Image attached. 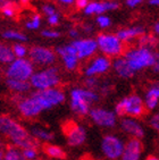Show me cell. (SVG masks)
Here are the masks:
<instances>
[{
  "mask_svg": "<svg viewBox=\"0 0 159 160\" xmlns=\"http://www.w3.org/2000/svg\"><path fill=\"white\" fill-rule=\"evenodd\" d=\"M17 110L24 118H35L42 112L41 108L31 96H19V100H17Z\"/></svg>",
  "mask_w": 159,
  "mask_h": 160,
  "instance_id": "16",
  "label": "cell"
},
{
  "mask_svg": "<svg viewBox=\"0 0 159 160\" xmlns=\"http://www.w3.org/2000/svg\"><path fill=\"white\" fill-rule=\"evenodd\" d=\"M22 154L25 160H37L39 153H38L37 148H28L22 150Z\"/></svg>",
  "mask_w": 159,
  "mask_h": 160,
  "instance_id": "33",
  "label": "cell"
},
{
  "mask_svg": "<svg viewBox=\"0 0 159 160\" xmlns=\"http://www.w3.org/2000/svg\"><path fill=\"white\" fill-rule=\"evenodd\" d=\"M146 160H159L158 157H156V156H149V157L146 158Z\"/></svg>",
  "mask_w": 159,
  "mask_h": 160,
  "instance_id": "48",
  "label": "cell"
},
{
  "mask_svg": "<svg viewBox=\"0 0 159 160\" xmlns=\"http://www.w3.org/2000/svg\"><path fill=\"white\" fill-rule=\"evenodd\" d=\"M90 0H75V6L79 8V9H84L85 8V6L89 3Z\"/></svg>",
  "mask_w": 159,
  "mask_h": 160,
  "instance_id": "40",
  "label": "cell"
},
{
  "mask_svg": "<svg viewBox=\"0 0 159 160\" xmlns=\"http://www.w3.org/2000/svg\"><path fill=\"white\" fill-rule=\"evenodd\" d=\"M48 24L51 25V26H57L59 24V15L58 12H56L54 15L49 16L48 17Z\"/></svg>",
  "mask_w": 159,
  "mask_h": 160,
  "instance_id": "39",
  "label": "cell"
},
{
  "mask_svg": "<svg viewBox=\"0 0 159 160\" xmlns=\"http://www.w3.org/2000/svg\"><path fill=\"white\" fill-rule=\"evenodd\" d=\"M157 35H147V34H143L141 35L139 39V46H144V47H150V48H155L158 43L157 40Z\"/></svg>",
  "mask_w": 159,
  "mask_h": 160,
  "instance_id": "29",
  "label": "cell"
},
{
  "mask_svg": "<svg viewBox=\"0 0 159 160\" xmlns=\"http://www.w3.org/2000/svg\"><path fill=\"white\" fill-rule=\"evenodd\" d=\"M5 84H6L7 89L10 90L12 92L16 93V94H19V96L28 93L32 89L28 81H16L10 80V78H5Z\"/></svg>",
  "mask_w": 159,
  "mask_h": 160,
  "instance_id": "23",
  "label": "cell"
},
{
  "mask_svg": "<svg viewBox=\"0 0 159 160\" xmlns=\"http://www.w3.org/2000/svg\"><path fill=\"white\" fill-rule=\"evenodd\" d=\"M111 66H113L115 73L122 78H131L135 75V73L132 71V68L130 67V65L127 64L124 57L115 58V60L111 62Z\"/></svg>",
  "mask_w": 159,
  "mask_h": 160,
  "instance_id": "21",
  "label": "cell"
},
{
  "mask_svg": "<svg viewBox=\"0 0 159 160\" xmlns=\"http://www.w3.org/2000/svg\"><path fill=\"white\" fill-rule=\"evenodd\" d=\"M124 58L132 71L136 73L143 71L144 68L152 67L156 62H158V53L150 47L139 46L126 50L124 52Z\"/></svg>",
  "mask_w": 159,
  "mask_h": 160,
  "instance_id": "2",
  "label": "cell"
},
{
  "mask_svg": "<svg viewBox=\"0 0 159 160\" xmlns=\"http://www.w3.org/2000/svg\"><path fill=\"white\" fill-rule=\"evenodd\" d=\"M3 153H5V150L0 149V160H3Z\"/></svg>",
  "mask_w": 159,
  "mask_h": 160,
  "instance_id": "49",
  "label": "cell"
},
{
  "mask_svg": "<svg viewBox=\"0 0 159 160\" xmlns=\"http://www.w3.org/2000/svg\"><path fill=\"white\" fill-rule=\"evenodd\" d=\"M3 160H25V159H24V157H23V154H22L21 149L12 145V147H8V148L5 150Z\"/></svg>",
  "mask_w": 159,
  "mask_h": 160,
  "instance_id": "28",
  "label": "cell"
},
{
  "mask_svg": "<svg viewBox=\"0 0 159 160\" xmlns=\"http://www.w3.org/2000/svg\"><path fill=\"white\" fill-rule=\"evenodd\" d=\"M98 50L108 58H117L124 53V44L116 34L111 33H100L95 39Z\"/></svg>",
  "mask_w": 159,
  "mask_h": 160,
  "instance_id": "7",
  "label": "cell"
},
{
  "mask_svg": "<svg viewBox=\"0 0 159 160\" xmlns=\"http://www.w3.org/2000/svg\"><path fill=\"white\" fill-rule=\"evenodd\" d=\"M12 49H13V52H14V56H15V58H25L28 52L26 46H24V44L21 42H17L16 44H14V46L12 47Z\"/></svg>",
  "mask_w": 159,
  "mask_h": 160,
  "instance_id": "30",
  "label": "cell"
},
{
  "mask_svg": "<svg viewBox=\"0 0 159 160\" xmlns=\"http://www.w3.org/2000/svg\"><path fill=\"white\" fill-rule=\"evenodd\" d=\"M152 67H153V72H155V73H158V71H159V62H156V64L153 65Z\"/></svg>",
  "mask_w": 159,
  "mask_h": 160,
  "instance_id": "47",
  "label": "cell"
},
{
  "mask_svg": "<svg viewBox=\"0 0 159 160\" xmlns=\"http://www.w3.org/2000/svg\"><path fill=\"white\" fill-rule=\"evenodd\" d=\"M25 26H26L28 30H39V28L41 26V16L33 15L30 21L26 22Z\"/></svg>",
  "mask_w": 159,
  "mask_h": 160,
  "instance_id": "32",
  "label": "cell"
},
{
  "mask_svg": "<svg viewBox=\"0 0 159 160\" xmlns=\"http://www.w3.org/2000/svg\"><path fill=\"white\" fill-rule=\"evenodd\" d=\"M83 30H84V32H86V33H91V32L93 31V28L90 26V25H84V26H83Z\"/></svg>",
  "mask_w": 159,
  "mask_h": 160,
  "instance_id": "44",
  "label": "cell"
},
{
  "mask_svg": "<svg viewBox=\"0 0 159 160\" xmlns=\"http://www.w3.org/2000/svg\"><path fill=\"white\" fill-rule=\"evenodd\" d=\"M34 72H35L34 65L30 59L15 58L7 66L5 71V78L16 81H30Z\"/></svg>",
  "mask_w": 159,
  "mask_h": 160,
  "instance_id": "8",
  "label": "cell"
},
{
  "mask_svg": "<svg viewBox=\"0 0 159 160\" xmlns=\"http://www.w3.org/2000/svg\"><path fill=\"white\" fill-rule=\"evenodd\" d=\"M153 32H155V34L159 33V22H156V23L153 24Z\"/></svg>",
  "mask_w": 159,
  "mask_h": 160,
  "instance_id": "45",
  "label": "cell"
},
{
  "mask_svg": "<svg viewBox=\"0 0 159 160\" xmlns=\"http://www.w3.org/2000/svg\"><path fill=\"white\" fill-rule=\"evenodd\" d=\"M41 35L43 38H48V39H56V38L60 37V32L54 31V30H43L41 32Z\"/></svg>",
  "mask_w": 159,
  "mask_h": 160,
  "instance_id": "37",
  "label": "cell"
},
{
  "mask_svg": "<svg viewBox=\"0 0 159 160\" xmlns=\"http://www.w3.org/2000/svg\"><path fill=\"white\" fill-rule=\"evenodd\" d=\"M149 124H150V126L152 127L153 129L158 131V129H159V115L158 114L153 115L152 117L150 118Z\"/></svg>",
  "mask_w": 159,
  "mask_h": 160,
  "instance_id": "38",
  "label": "cell"
},
{
  "mask_svg": "<svg viewBox=\"0 0 159 160\" xmlns=\"http://www.w3.org/2000/svg\"><path fill=\"white\" fill-rule=\"evenodd\" d=\"M124 149V141L121 138L107 134L101 140V152L109 160H117L121 158Z\"/></svg>",
  "mask_w": 159,
  "mask_h": 160,
  "instance_id": "11",
  "label": "cell"
},
{
  "mask_svg": "<svg viewBox=\"0 0 159 160\" xmlns=\"http://www.w3.org/2000/svg\"><path fill=\"white\" fill-rule=\"evenodd\" d=\"M143 34H146L144 28L138 25V26H133V28L119 30V31H117L116 37L124 43V42H131L132 40L138 39V38H140L141 35H143Z\"/></svg>",
  "mask_w": 159,
  "mask_h": 160,
  "instance_id": "20",
  "label": "cell"
},
{
  "mask_svg": "<svg viewBox=\"0 0 159 160\" xmlns=\"http://www.w3.org/2000/svg\"><path fill=\"white\" fill-rule=\"evenodd\" d=\"M1 37H3V39H6V40H13V41L21 42V43L28 41V37H26L24 33L15 31V30H7V31H5L1 34Z\"/></svg>",
  "mask_w": 159,
  "mask_h": 160,
  "instance_id": "27",
  "label": "cell"
},
{
  "mask_svg": "<svg viewBox=\"0 0 159 160\" xmlns=\"http://www.w3.org/2000/svg\"><path fill=\"white\" fill-rule=\"evenodd\" d=\"M95 21H97L98 26L101 28H109L110 24H111L110 18L108 17V16L105 15V14H102V15H98V17L95 18Z\"/></svg>",
  "mask_w": 159,
  "mask_h": 160,
  "instance_id": "34",
  "label": "cell"
},
{
  "mask_svg": "<svg viewBox=\"0 0 159 160\" xmlns=\"http://www.w3.org/2000/svg\"><path fill=\"white\" fill-rule=\"evenodd\" d=\"M143 152V144L141 140L139 139H131L124 143L123 153L121 156L122 160H140L141 156Z\"/></svg>",
  "mask_w": 159,
  "mask_h": 160,
  "instance_id": "18",
  "label": "cell"
},
{
  "mask_svg": "<svg viewBox=\"0 0 159 160\" xmlns=\"http://www.w3.org/2000/svg\"><path fill=\"white\" fill-rule=\"evenodd\" d=\"M28 53L32 64L38 65V66H43V67L52 66L57 59L55 50L43 46L31 47Z\"/></svg>",
  "mask_w": 159,
  "mask_h": 160,
  "instance_id": "10",
  "label": "cell"
},
{
  "mask_svg": "<svg viewBox=\"0 0 159 160\" xmlns=\"http://www.w3.org/2000/svg\"><path fill=\"white\" fill-rule=\"evenodd\" d=\"M0 134L12 142L16 148H38V141L32 138L28 131L14 118L0 115Z\"/></svg>",
  "mask_w": 159,
  "mask_h": 160,
  "instance_id": "1",
  "label": "cell"
},
{
  "mask_svg": "<svg viewBox=\"0 0 159 160\" xmlns=\"http://www.w3.org/2000/svg\"><path fill=\"white\" fill-rule=\"evenodd\" d=\"M84 85H85L86 89L89 90H95L99 86V81L97 77L92 76V77H86V80L84 81Z\"/></svg>",
  "mask_w": 159,
  "mask_h": 160,
  "instance_id": "35",
  "label": "cell"
},
{
  "mask_svg": "<svg viewBox=\"0 0 159 160\" xmlns=\"http://www.w3.org/2000/svg\"><path fill=\"white\" fill-rule=\"evenodd\" d=\"M121 128L126 133L132 135L134 139H143L144 136V128L143 126L134 118H122L121 120Z\"/></svg>",
  "mask_w": 159,
  "mask_h": 160,
  "instance_id": "19",
  "label": "cell"
},
{
  "mask_svg": "<svg viewBox=\"0 0 159 160\" xmlns=\"http://www.w3.org/2000/svg\"><path fill=\"white\" fill-rule=\"evenodd\" d=\"M19 1H21L23 5H26V3H28V1H30V0H19Z\"/></svg>",
  "mask_w": 159,
  "mask_h": 160,
  "instance_id": "50",
  "label": "cell"
},
{
  "mask_svg": "<svg viewBox=\"0 0 159 160\" xmlns=\"http://www.w3.org/2000/svg\"><path fill=\"white\" fill-rule=\"evenodd\" d=\"M0 84H1V77H0Z\"/></svg>",
  "mask_w": 159,
  "mask_h": 160,
  "instance_id": "51",
  "label": "cell"
},
{
  "mask_svg": "<svg viewBox=\"0 0 159 160\" xmlns=\"http://www.w3.org/2000/svg\"><path fill=\"white\" fill-rule=\"evenodd\" d=\"M61 81L59 68L56 66L48 67L34 72L30 78V85L34 90H47L59 86Z\"/></svg>",
  "mask_w": 159,
  "mask_h": 160,
  "instance_id": "4",
  "label": "cell"
},
{
  "mask_svg": "<svg viewBox=\"0 0 159 160\" xmlns=\"http://www.w3.org/2000/svg\"><path fill=\"white\" fill-rule=\"evenodd\" d=\"M1 12H3V14L6 17H14L15 16V12H16V8L14 7V5H13L12 2H9V1H3V3H1Z\"/></svg>",
  "mask_w": 159,
  "mask_h": 160,
  "instance_id": "31",
  "label": "cell"
},
{
  "mask_svg": "<svg viewBox=\"0 0 159 160\" xmlns=\"http://www.w3.org/2000/svg\"><path fill=\"white\" fill-rule=\"evenodd\" d=\"M76 51V56L79 60L89 59L95 55L98 51V46L95 39L85 38V39H75L70 43Z\"/></svg>",
  "mask_w": 159,
  "mask_h": 160,
  "instance_id": "13",
  "label": "cell"
},
{
  "mask_svg": "<svg viewBox=\"0 0 159 160\" xmlns=\"http://www.w3.org/2000/svg\"><path fill=\"white\" fill-rule=\"evenodd\" d=\"M30 96L35 100L42 111L60 106L66 100V94L59 86L47 90H35Z\"/></svg>",
  "mask_w": 159,
  "mask_h": 160,
  "instance_id": "5",
  "label": "cell"
},
{
  "mask_svg": "<svg viewBox=\"0 0 159 160\" xmlns=\"http://www.w3.org/2000/svg\"><path fill=\"white\" fill-rule=\"evenodd\" d=\"M111 67V62L106 56H97L89 62V65L85 67L84 74L86 77H97L98 75H102L107 73Z\"/></svg>",
  "mask_w": 159,
  "mask_h": 160,
  "instance_id": "15",
  "label": "cell"
},
{
  "mask_svg": "<svg viewBox=\"0 0 159 160\" xmlns=\"http://www.w3.org/2000/svg\"><path fill=\"white\" fill-rule=\"evenodd\" d=\"M30 134L32 135V138L37 140V141H42V142H51L52 140L55 139V135H54V133H51L50 131L48 129H44V128H41V127H32L31 128V132Z\"/></svg>",
  "mask_w": 159,
  "mask_h": 160,
  "instance_id": "25",
  "label": "cell"
},
{
  "mask_svg": "<svg viewBox=\"0 0 159 160\" xmlns=\"http://www.w3.org/2000/svg\"><path fill=\"white\" fill-rule=\"evenodd\" d=\"M68 35H69L70 38H74V39H77L80 35V32L77 31L76 28H70L69 32H68Z\"/></svg>",
  "mask_w": 159,
  "mask_h": 160,
  "instance_id": "42",
  "label": "cell"
},
{
  "mask_svg": "<svg viewBox=\"0 0 159 160\" xmlns=\"http://www.w3.org/2000/svg\"><path fill=\"white\" fill-rule=\"evenodd\" d=\"M63 133L66 136L69 147L77 148L86 141V131L83 126L74 120H67L63 124Z\"/></svg>",
  "mask_w": 159,
  "mask_h": 160,
  "instance_id": "9",
  "label": "cell"
},
{
  "mask_svg": "<svg viewBox=\"0 0 159 160\" xmlns=\"http://www.w3.org/2000/svg\"><path fill=\"white\" fill-rule=\"evenodd\" d=\"M55 52L57 56H59L63 62L64 67L69 72L76 71L79 67V58L76 56V51L74 49V47L68 43L64 46H59L56 48Z\"/></svg>",
  "mask_w": 159,
  "mask_h": 160,
  "instance_id": "14",
  "label": "cell"
},
{
  "mask_svg": "<svg viewBox=\"0 0 159 160\" xmlns=\"http://www.w3.org/2000/svg\"><path fill=\"white\" fill-rule=\"evenodd\" d=\"M149 5H151V6H158L159 0H149Z\"/></svg>",
  "mask_w": 159,
  "mask_h": 160,
  "instance_id": "46",
  "label": "cell"
},
{
  "mask_svg": "<svg viewBox=\"0 0 159 160\" xmlns=\"http://www.w3.org/2000/svg\"><path fill=\"white\" fill-rule=\"evenodd\" d=\"M91 120L95 125L104 128H113L117 124V116L111 110H108L106 108H92L90 109L89 114Z\"/></svg>",
  "mask_w": 159,
  "mask_h": 160,
  "instance_id": "12",
  "label": "cell"
},
{
  "mask_svg": "<svg viewBox=\"0 0 159 160\" xmlns=\"http://www.w3.org/2000/svg\"><path fill=\"white\" fill-rule=\"evenodd\" d=\"M58 1L64 6H70V5H73L75 2V0H58Z\"/></svg>",
  "mask_w": 159,
  "mask_h": 160,
  "instance_id": "43",
  "label": "cell"
},
{
  "mask_svg": "<svg viewBox=\"0 0 159 160\" xmlns=\"http://www.w3.org/2000/svg\"><path fill=\"white\" fill-rule=\"evenodd\" d=\"M119 8V3L115 0H105V1H89V3L83 9L85 15H102L110 10H116Z\"/></svg>",
  "mask_w": 159,
  "mask_h": 160,
  "instance_id": "17",
  "label": "cell"
},
{
  "mask_svg": "<svg viewBox=\"0 0 159 160\" xmlns=\"http://www.w3.org/2000/svg\"><path fill=\"white\" fill-rule=\"evenodd\" d=\"M98 101L99 94L95 90H89L86 88H74L70 90V109L79 116H86L91 109V105Z\"/></svg>",
  "mask_w": 159,
  "mask_h": 160,
  "instance_id": "3",
  "label": "cell"
},
{
  "mask_svg": "<svg viewBox=\"0 0 159 160\" xmlns=\"http://www.w3.org/2000/svg\"><path fill=\"white\" fill-rule=\"evenodd\" d=\"M143 99L139 94H130L123 98L115 106V114L117 117L130 116V117H142L146 114Z\"/></svg>",
  "mask_w": 159,
  "mask_h": 160,
  "instance_id": "6",
  "label": "cell"
},
{
  "mask_svg": "<svg viewBox=\"0 0 159 160\" xmlns=\"http://www.w3.org/2000/svg\"><path fill=\"white\" fill-rule=\"evenodd\" d=\"M15 59V56L13 52L12 47L7 43L0 42V64L8 65Z\"/></svg>",
  "mask_w": 159,
  "mask_h": 160,
  "instance_id": "26",
  "label": "cell"
},
{
  "mask_svg": "<svg viewBox=\"0 0 159 160\" xmlns=\"http://www.w3.org/2000/svg\"><path fill=\"white\" fill-rule=\"evenodd\" d=\"M159 101V85L158 83H155L150 86L144 96V107L148 110H153L158 107Z\"/></svg>",
  "mask_w": 159,
  "mask_h": 160,
  "instance_id": "22",
  "label": "cell"
},
{
  "mask_svg": "<svg viewBox=\"0 0 159 160\" xmlns=\"http://www.w3.org/2000/svg\"><path fill=\"white\" fill-rule=\"evenodd\" d=\"M142 1H143V0H125L126 5H127L129 7H131V8H134V7L141 5Z\"/></svg>",
  "mask_w": 159,
  "mask_h": 160,
  "instance_id": "41",
  "label": "cell"
},
{
  "mask_svg": "<svg viewBox=\"0 0 159 160\" xmlns=\"http://www.w3.org/2000/svg\"><path fill=\"white\" fill-rule=\"evenodd\" d=\"M41 9H42V12L47 16V17H49V16L54 15V14L57 12L55 6H52V5H50V3H44Z\"/></svg>",
  "mask_w": 159,
  "mask_h": 160,
  "instance_id": "36",
  "label": "cell"
},
{
  "mask_svg": "<svg viewBox=\"0 0 159 160\" xmlns=\"http://www.w3.org/2000/svg\"><path fill=\"white\" fill-rule=\"evenodd\" d=\"M43 152L48 156L49 158H52V159H58V160H64L67 158V153L66 151L63 148L58 147V145H54V144H44L43 145Z\"/></svg>",
  "mask_w": 159,
  "mask_h": 160,
  "instance_id": "24",
  "label": "cell"
}]
</instances>
